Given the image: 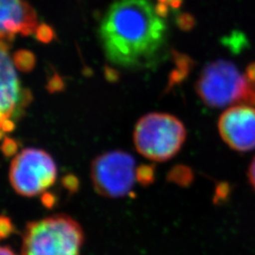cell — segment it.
Wrapping results in <instances>:
<instances>
[{
  "label": "cell",
  "mask_w": 255,
  "mask_h": 255,
  "mask_svg": "<svg viewBox=\"0 0 255 255\" xmlns=\"http://www.w3.org/2000/svg\"><path fill=\"white\" fill-rule=\"evenodd\" d=\"M91 180L98 194L110 199L127 196L137 181L134 158L121 150L99 155L91 165Z\"/></svg>",
  "instance_id": "8992f818"
},
{
  "label": "cell",
  "mask_w": 255,
  "mask_h": 255,
  "mask_svg": "<svg viewBox=\"0 0 255 255\" xmlns=\"http://www.w3.org/2000/svg\"><path fill=\"white\" fill-rule=\"evenodd\" d=\"M35 35H36L37 40H39L44 44L51 42L56 37L53 28L46 24L39 25V27L36 29Z\"/></svg>",
  "instance_id": "7c38bea8"
},
{
  "label": "cell",
  "mask_w": 255,
  "mask_h": 255,
  "mask_svg": "<svg viewBox=\"0 0 255 255\" xmlns=\"http://www.w3.org/2000/svg\"><path fill=\"white\" fill-rule=\"evenodd\" d=\"M177 23L180 25V27L182 28H189L193 25V21L191 20V17L187 14H184L182 16H180L178 20H177Z\"/></svg>",
  "instance_id": "9a60e30c"
},
{
  "label": "cell",
  "mask_w": 255,
  "mask_h": 255,
  "mask_svg": "<svg viewBox=\"0 0 255 255\" xmlns=\"http://www.w3.org/2000/svg\"><path fill=\"white\" fill-rule=\"evenodd\" d=\"M248 176H249V181H250L251 185L253 186V188L255 190V156L254 160L252 161V163L250 164Z\"/></svg>",
  "instance_id": "2e32d148"
},
{
  "label": "cell",
  "mask_w": 255,
  "mask_h": 255,
  "mask_svg": "<svg viewBox=\"0 0 255 255\" xmlns=\"http://www.w3.org/2000/svg\"><path fill=\"white\" fill-rule=\"evenodd\" d=\"M39 27L34 9L23 0L1 3V45L9 47L16 34L29 36Z\"/></svg>",
  "instance_id": "9c48e42d"
},
{
  "label": "cell",
  "mask_w": 255,
  "mask_h": 255,
  "mask_svg": "<svg viewBox=\"0 0 255 255\" xmlns=\"http://www.w3.org/2000/svg\"><path fill=\"white\" fill-rule=\"evenodd\" d=\"M15 151H16L15 141L10 138H7L5 140V142L3 143V152L6 156H9V155L13 154Z\"/></svg>",
  "instance_id": "5bb4252c"
},
{
  "label": "cell",
  "mask_w": 255,
  "mask_h": 255,
  "mask_svg": "<svg viewBox=\"0 0 255 255\" xmlns=\"http://www.w3.org/2000/svg\"><path fill=\"white\" fill-rule=\"evenodd\" d=\"M13 61L15 66L23 72H29L35 66L36 59L34 55L27 50H19L14 56Z\"/></svg>",
  "instance_id": "30bf717a"
},
{
  "label": "cell",
  "mask_w": 255,
  "mask_h": 255,
  "mask_svg": "<svg viewBox=\"0 0 255 255\" xmlns=\"http://www.w3.org/2000/svg\"><path fill=\"white\" fill-rule=\"evenodd\" d=\"M219 134L234 150L247 152L255 148V108L249 104L234 105L219 120Z\"/></svg>",
  "instance_id": "ba28073f"
},
{
  "label": "cell",
  "mask_w": 255,
  "mask_h": 255,
  "mask_svg": "<svg viewBox=\"0 0 255 255\" xmlns=\"http://www.w3.org/2000/svg\"><path fill=\"white\" fill-rule=\"evenodd\" d=\"M10 1H15V0H1V3H3V2H10Z\"/></svg>",
  "instance_id": "ac0fdd59"
},
{
  "label": "cell",
  "mask_w": 255,
  "mask_h": 255,
  "mask_svg": "<svg viewBox=\"0 0 255 255\" xmlns=\"http://www.w3.org/2000/svg\"><path fill=\"white\" fill-rule=\"evenodd\" d=\"M1 87H0V114L1 129L9 132L14 128L12 119L18 116L31 101V94L25 90L19 81L9 54V47L1 45Z\"/></svg>",
  "instance_id": "52a82bcc"
},
{
  "label": "cell",
  "mask_w": 255,
  "mask_h": 255,
  "mask_svg": "<svg viewBox=\"0 0 255 255\" xmlns=\"http://www.w3.org/2000/svg\"><path fill=\"white\" fill-rule=\"evenodd\" d=\"M82 226L67 215H54L27 223L22 255H81Z\"/></svg>",
  "instance_id": "3957f363"
},
{
  "label": "cell",
  "mask_w": 255,
  "mask_h": 255,
  "mask_svg": "<svg viewBox=\"0 0 255 255\" xmlns=\"http://www.w3.org/2000/svg\"><path fill=\"white\" fill-rule=\"evenodd\" d=\"M57 179V166L46 151L27 147L15 155L9 165L11 187L22 197L32 198L50 188Z\"/></svg>",
  "instance_id": "5b68a950"
},
{
  "label": "cell",
  "mask_w": 255,
  "mask_h": 255,
  "mask_svg": "<svg viewBox=\"0 0 255 255\" xmlns=\"http://www.w3.org/2000/svg\"><path fill=\"white\" fill-rule=\"evenodd\" d=\"M154 168L151 165H142L137 168V182L146 185L153 181Z\"/></svg>",
  "instance_id": "8fae6325"
},
{
  "label": "cell",
  "mask_w": 255,
  "mask_h": 255,
  "mask_svg": "<svg viewBox=\"0 0 255 255\" xmlns=\"http://www.w3.org/2000/svg\"><path fill=\"white\" fill-rule=\"evenodd\" d=\"M13 232V225L10 219L5 216H2L0 220V235L1 237H9V235Z\"/></svg>",
  "instance_id": "4fadbf2b"
},
{
  "label": "cell",
  "mask_w": 255,
  "mask_h": 255,
  "mask_svg": "<svg viewBox=\"0 0 255 255\" xmlns=\"http://www.w3.org/2000/svg\"><path fill=\"white\" fill-rule=\"evenodd\" d=\"M186 138V128L169 114L150 113L138 120L133 130L137 151L154 162H165L177 154Z\"/></svg>",
  "instance_id": "277c9868"
},
{
  "label": "cell",
  "mask_w": 255,
  "mask_h": 255,
  "mask_svg": "<svg viewBox=\"0 0 255 255\" xmlns=\"http://www.w3.org/2000/svg\"><path fill=\"white\" fill-rule=\"evenodd\" d=\"M196 91L210 108H223L234 104L255 105V86L247 74L225 60L207 64L201 71Z\"/></svg>",
  "instance_id": "7a4b0ae2"
},
{
  "label": "cell",
  "mask_w": 255,
  "mask_h": 255,
  "mask_svg": "<svg viewBox=\"0 0 255 255\" xmlns=\"http://www.w3.org/2000/svg\"><path fill=\"white\" fill-rule=\"evenodd\" d=\"M0 255H17L9 247L4 246L1 248Z\"/></svg>",
  "instance_id": "e0dca14e"
},
{
  "label": "cell",
  "mask_w": 255,
  "mask_h": 255,
  "mask_svg": "<svg viewBox=\"0 0 255 255\" xmlns=\"http://www.w3.org/2000/svg\"><path fill=\"white\" fill-rule=\"evenodd\" d=\"M99 34L111 64L149 68L164 51L167 27L150 0H115L101 20Z\"/></svg>",
  "instance_id": "6da1fadb"
}]
</instances>
